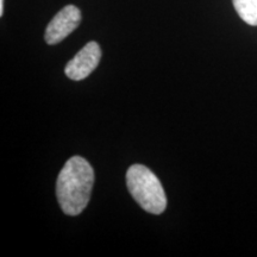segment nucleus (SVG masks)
<instances>
[{
	"label": "nucleus",
	"instance_id": "1",
	"mask_svg": "<svg viewBox=\"0 0 257 257\" xmlns=\"http://www.w3.org/2000/svg\"><path fill=\"white\" fill-rule=\"evenodd\" d=\"M94 184V170L81 156H73L60 172L56 195L60 207L68 216H78L91 199Z\"/></svg>",
	"mask_w": 257,
	"mask_h": 257
},
{
	"label": "nucleus",
	"instance_id": "2",
	"mask_svg": "<svg viewBox=\"0 0 257 257\" xmlns=\"http://www.w3.org/2000/svg\"><path fill=\"white\" fill-rule=\"evenodd\" d=\"M128 192L143 210L161 214L167 207L165 189L159 178L148 167L133 165L126 172Z\"/></svg>",
	"mask_w": 257,
	"mask_h": 257
},
{
	"label": "nucleus",
	"instance_id": "3",
	"mask_svg": "<svg viewBox=\"0 0 257 257\" xmlns=\"http://www.w3.org/2000/svg\"><path fill=\"white\" fill-rule=\"evenodd\" d=\"M81 23V12L74 5H67L57 12L46 29V42L49 46L62 42Z\"/></svg>",
	"mask_w": 257,
	"mask_h": 257
},
{
	"label": "nucleus",
	"instance_id": "4",
	"mask_svg": "<svg viewBox=\"0 0 257 257\" xmlns=\"http://www.w3.org/2000/svg\"><path fill=\"white\" fill-rule=\"evenodd\" d=\"M101 59V49L96 42H88L81 50L67 63L64 73L74 81L86 79L98 67Z\"/></svg>",
	"mask_w": 257,
	"mask_h": 257
},
{
	"label": "nucleus",
	"instance_id": "5",
	"mask_svg": "<svg viewBox=\"0 0 257 257\" xmlns=\"http://www.w3.org/2000/svg\"><path fill=\"white\" fill-rule=\"evenodd\" d=\"M232 3L243 22L257 27V0H232Z\"/></svg>",
	"mask_w": 257,
	"mask_h": 257
},
{
	"label": "nucleus",
	"instance_id": "6",
	"mask_svg": "<svg viewBox=\"0 0 257 257\" xmlns=\"http://www.w3.org/2000/svg\"><path fill=\"white\" fill-rule=\"evenodd\" d=\"M4 14V0H0V16Z\"/></svg>",
	"mask_w": 257,
	"mask_h": 257
}]
</instances>
